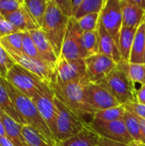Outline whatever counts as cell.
Wrapping results in <instances>:
<instances>
[{
    "label": "cell",
    "mask_w": 145,
    "mask_h": 146,
    "mask_svg": "<svg viewBox=\"0 0 145 146\" xmlns=\"http://www.w3.org/2000/svg\"><path fill=\"white\" fill-rule=\"evenodd\" d=\"M87 82L88 80L85 77L81 81L69 84L50 83V87L55 97L62 102L70 110L85 121L86 115L92 119V116L97 112L89 104L86 98L85 85Z\"/></svg>",
    "instance_id": "1"
},
{
    "label": "cell",
    "mask_w": 145,
    "mask_h": 146,
    "mask_svg": "<svg viewBox=\"0 0 145 146\" xmlns=\"http://www.w3.org/2000/svg\"><path fill=\"white\" fill-rule=\"evenodd\" d=\"M5 85L9 95L15 107V110L25 125H29L38 132L50 144L56 146V142L51 131L40 115L33 101L20 92L5 79Z\"/></svg>",
    "instance_id": "2"
},
{
    "label": "cell",
    "mask_w": 145,
    "mask_h": 146,
    "mask_svg": "<svg viewBox=\"0 0 145 146\" xmlns=\"http://www.w3.org/2000/svg\"><path fill=\"white\" fill-rule=\"evenodd\" d=\"M5 79L15 89L31 99L37 95L55 97L50 85L19 64L15 63L8 71Z\"/></svg>",
    "instance_id": "3"
},
{
    "label": "cell",
    "mask_w": 145,
    "mask_h": 146,
    "mask_svg": "<svg viewBox=\"0 0 145 146\" xmlns=\"http://www.w3.org/2000/svg\"><path fill=\"white\" fill-rule=\"evenodd\" d=\"M69 17L58 8L55 0H48L47 9L42 26L43 31L51 43L57 57L60 56Z\"/></svg>",
    "instance_id": "4"
},
{
    "label": "cell",
    "mask_w": 145,
    "mask_h": 146,
    "mask_svg": "<svg viewBox=\"0 0 145 146\" xmlns=\"http://www.w3.org/2000/svg\"><path fill=\"white\" fill-rule=\"evenodd\" d=\"M97 84L107 88L121 105L137 103L138 89L135 84L118 66Z\"/></svg>",
    "instance_id": "5"
},
{
    "label": "cell",
    "mask_w": 145,
    "mask_h": 146,
    "mask_svg": "<svg viewBox=\"0 0 145 146\" xmlns=\"http://www.w3.org/2000/svg\"><path fill=\"white\" fill-rule=\"evenodd\" d=\"M54 103L57 111L56 130L53 134L56 143L64 141L78 134L85 127L89 126V121L77 115L56 97L54 98Z\"/></svg>",
    "instance_id": "6"
},
{
    "label": "cell",
    "mask_w": 145,
    "mask_h": 146,
    "mask_svg": "<svg viewBox=\"0 0 145 146\" xmlns=\"http://www.w3.org/2000/svg\"><path fill=\"white\" fill-rule=\"evenodd\" d=\"M82 34L83 31L79 27L78 21L73 17L69 18L62 52L58 58L68 61L85 59L87 56L82 46Z\"/></svg>",
    "instance_id": "7"
},
{
    "label": "cell",
    "mask_w": 145,
    "mask_h": 146,
    "mask_svg": "<svg viewBox=\"0 0 145 146\" xmlns=\"http://www.w3.org/2000/svg\"><path fill=\"white\" fill-rule=\"evenodd\" d=\"M86 77V65L85 59L68 61L58 58L51 82L57 84H69L79 82Z\"/></svg>",
    "instance_id": "8"
},
{
    "label": "cell",
    "mask_w": 145,
    "mask_h": 146,
    "mask_svg": "<svg viewBox=\"0 0 145 146\" xmlns=\"http://www.w3.org/2000/svg\"><path fill=\"white\" fill-rule=\"evenodd\" d=\"M89 126L101 138L126 145H132L135 143L128 133L123 120L112 122H102L91 119Z\"/></svg>",
    "instance_id": "9"
},
{
    "label": "cell",
    "mask_w": 145,
    "mask_h": 146,
    "mask_svg": "<svg viewBox=\"0 0 145 146\" xmlns=\"http://www.w3.org/2000/svg\"><path fill=\"white\" fill-rule=\"evenodd\" d=\"M99 21L119 47V37L122 28L121 0H106L100 13Z\"/></svg>",
    "instance_id": "10"
},
{
    "label": "cell",
    "mask_w": 145,
    "mask_h": 146,
    "mask_svg": "<svg viewBox=\"0 0 145 146\" xmlns=\"http://www.w3.org/2000/svg\"><path fill=\"white\" fill-rule=\"evenodd\" d=\"M85 62L86 79L91 83L99 82L117 67V63L112 58L100 53L86 57Z\"/></svg>",
    "instance_id": "11"
},
{
    "label": "cell",
    "mask_w": 145,
    "mask_h": 146,
    "mask_svg": "<svg viewBox=\"0 0 145 146\" xmlns=\"http://www.w3.org/2000/svg\"><path fill=\"white\" fill-rule=\"evenodd\" d=\"M85 94L89 104L97 111L121 105L115 97L107 88L97 83L88 81L85 85Z\"/></svg>",
    "instance_id": "12"
},
{
    "label": "cell",
    "mask_w": 145,
    "mask_h": 146,
    "mask_svg": "<svg viewBox=\"0 0 145 146\" xmlns=\"http://www.w3.org/2000/svg\"><path fill=\"white\" fill-rule=\"evenodd\" d=\"M10 57L15 61L16 64L23 67L29 72L39 77L42 80L50 86L53 79L56 65L45 62L44 60L34 59L26 56V55H15L9 53Z\"/></svg>",
    "instance_id": "13"
},
{
    "label": "cell",
    "mask_w": 145,
    "mask_h": 146,
    "mask_svg": "<svg viewBox=\"0 0 145 146\" xmlns=\"http://www.w3.org/2000/svg\"><path fill=\"white\" fill-rule=\"evenodd\" d=\"M54 98L55 97L37 95L32 98L40 115L49 127L52 134H54L56 130V121L57 115L56 108L54 103Z\"/></svg>",
    "instance_id": "14"
},
{
    "label": "cell",
    "mask_w": 145,
    "mask_h": 146,
    "mask_svg": "<svg viewBox=\"0 0 145 146\" xmlns=\"http://www.w3.org/2000/svg\"><path fill=\"white\" fill-rule=\"evenodd\" d=\"M30 35L37 47V50L41 56V58L50 63L54 65L56 64L58 57L56 55V52L53 49L51 43L47 38L45 33L42 28L35 29L30 31Z\"/></svg>",
    "instance_id": "15"
},
{
    "label": "cell",
    "mask_w": 145,
    "mask_h": 146,
    "mask_svg": "<svg viewBox=\"0 0 145 146\" xmlns=\"http://www.w3.org/2000/svg\"><path fill=\"white\" fill-rule=\"evenodd\" d=\"M121 7L122 27L138 28L144 17V10L133 3L132 0H121Z\"/></svg>",
    "instance_id": "16"
},
{
    "label": "cell",
    "mask_w": 145,
    "mask_h": 146,
    "mask_svg": "<svg viewBox=\"0 0 145 146\" xmlns=\"http://www.w3.org/2000/svg\"><path fill=\"white\" fill-rule=\"evenodd\" d=\"M99 53L112 58L117 64L122 61L118 44L99 21Z\"/></svg>",
    "instance_id": "17"
},
{
    "label": "cell",
    "mask_w": 145,
    "mask_h": 146,
    "mask_svg": "<svg viewBox=\"0 0 145 146\" xmlns=\"http://www.w3.org/2000/svg\"><path fill=\"white\" fill-rule=\"evenodd\" d=\"M5 18L20 32H30L40 28L29 14L24 3L18 10L7 15Z\"/></svg>",
    "instance_id": "18"
},
{
    "label": "cell",
    "mask_w": 145,
    "mask_h": 146,
    "mask_svg": "<svg viewBox=\"0 0 145 146\" xmlns=\"http://www.w3.org/2000/svg\"><path fill=\"white\" fill-rule=\"evenodd\" d=\"M0 120L2 121L7 138L15 146H28L22 134V126L19 124L0 109Z\"/></svg>",
    "instance_id": "19"
},
{
    "label": "cell",
    "mask_w": 145,
    "mask_h": 146,
    "mask_svg": "<svg viewBox=\"0 0 145 146\" xmlns=\"http://www.w3.org/2000/svg\"><path fill=\"white\" fill-rule=\"evenodd\" d=\"M99 138L90 126H87L78 134L56 143V146H97Z\"/></svg>",
    "instance_id": "20"
},
{
    "label": "cell",
    "mask_w": 145,
    "mask_h": 146,
    "mask_svg": "<svg viewBox=\"0 0 145 146\" xmlns=\"http://www.w3.org/2000/svg\"><path fill=\"white\" fill-rule=\"evenodd\" d=\"M129 62L145 63V15L135 34Z\"/></svg>",
    "instance_id": "21"
},
{
    "label": "cell",
    "mask_w": 145,
    "mask_h": 146,
    "mask_svg": "<svg viewBox=\"0 0 145 146\" xmlns=\"http://www.w3.org/2000/svg\"><path fill=\"white\" fill-rule=\"evenodd\" d=\"M0 109L9 117L15 120L16 122L21 125H25L23 120L21 118L19 114L17 113L15 107L9 95L6 85H5V78L0 75Z\"/></svg>",
    "instance_id": "22"
},
{
    "label": "cell",
    "mask_w": 145,
    "mask_h": 146,
    "mask_svg": "<svg viewBox=\"0 0 145 146\" xmlns=\"http://www.w3.org/2000/svg\"><path fill=\"white\" fill-rule=\"evenodd\" d=\"M138 28L122 27L119 37V50L122 61L129 62L131 51Z\"/></svg>",
    "instance_id": "23"
},
{
    "label": "cell",
    "mask_w": 145,
    "mask_h": 146,
    "mask_svg": "<svg viewBox=\"0 0 145 146\" xmlns=\"http://www.w3.org/2000/svg\"><path fill=\"white\" fill-rule=\"evenodd\" d=\"M131 79V80L136 85L145 84V63H131L129 62L121 61L117 64Z\"/></svg>",
    "instance_id": "24"
},
{
    "label": "cell",
    "mask_w": 145,
    "mask_h": 146,
    "mask_svg": "<svg viewBox=\"0 0 145 146\" xmlns=\"http://www.w3.org/2000/svg\"><path fill=\"white\" fill-rule=\"evenodd\" d=\"M48 0H24V5L29 14L41 28L44 23Z\"/></svg>",
    "instance_id": "25"
},
{
    "label": "cell",
    "mask_w": 145,
    "mask_h": 146,
    "mask_svg": "<svg viewBox=\"0 0 145 146\" xmlns=\"http://www.w3.org/2000/svg\"><path fill=\"white\" fill-rule=\"evenodd\" d=\"M23 32H18L0 38V44L8 53L15 55H23L22 50Z\"/></svg>",
    "instance_id": "26"
},
{
    "label": "cell",
    "mask_w": 145,
    "mask_h": 146,
    "mask_svg": "<svg viewBox=\"0 0 145 146\" xmlns=\"http://www.w3.org/2000/svg\"><path fill=\"white\" fill-rule=\"evenodd\" d=\"M126 110L123 105L99 110L97 111L92 116V120L99 121L102 122H112L119 120H123Z\"/></svg>",
    "instance_id": "27"
},
{
    "label": "cell",
    "mask_w": 145,
    "mask_h": 146,
    "mask_svg": "<svg viewBox=\"0 0 145 146\" xmlns=\"http://www.w3.org/2000/svg\"><path fill=\"white\" fill-rule=\"evenodd\" d=\"M82 46L87 57L99 53V33L98 29L90 32H83Z\"/></svg>",
    "instance_id": "28"
},
{
    "label": "cell",
    "mask_w": 145,
    "mask_h": 146,
    "mask_svg": "<svg viewBox=\"0 0 145 146\" xmlns=\"http://www.w3.org/2000/svg\"><path fill=\"white\" fill-rule=\"evenodd\" d=\"M123 121L126 127V129L135 143L142 144V133L141 127L138 119V116L129 110H126L123 117Z\"/></svg>",
    "instance_id": "29"
},
{
    "label": "cell",
    "mask_w": 145,
    "mask_h": 146,
    "mask_svg": "<svg viewBox=\"0 0 145 146\" xmlns=\"http://www.w3.org/2000/svg\"><path fill=\"white\" fill-rule=\"evenodd\" d=\"M105 1L106 0H83L79 9L74 14L73 18L78 21L85 15L95 13H101Z\"/></svg>",
    "instance_id": "30"
},
{
    "label": "cell",
    "mask_w": 145,
    "mask_h": 146,
    "mask_svg": "<svg viewBox=\"0 0 145 146\" xmlns=\"http://www.w3.org/2000/svg\"><path fill=\"white\" fill-rule=\"evenodd\" d=\"M22 134L28 146H54L29 125L22 126Z\"/></svg>",
    "instance_id": "31"
},
{
    "label": "cell",
    "mask_w": 145,
    "mask_h": 146,
    "mask_svg": "<svg viewBox=\"0 0 145 146\" xmlns=\"http://www.w3.org/2000/svg\"><path fill=\"white\" fill-rule=\"evenodd\" d=\"M22 50L23 54L28 57L43 60L37 50V47L30 35L29 32H23L22 36ZM46 62V61H45Z\"/></svg>",
    "instance_id": "32"
},
{
    "label": "cell",
    "mask_w": 145,
    "mask_h": 146,
    "mask_svg": "<svg viewBox=\"0 0 145 146\" xmlns=\"http://www.w3.org/2000/svg\"><path fill=\"white\" fill-rule=\"evenodd\" d=\"M99 20L100 13H95L82 17L78 20V23L83 32H90L98 29Z\"/></svg>",
    "instance_id": "33"
},
{
    "label": "cell",
    "mask_w": 145,
    "mask_h": 146,
    "mask_svg": "<svg viewBox=\"0 0 145 146\" xmlns=\"http://www.w3.org/2000/svg\"><path fill=\"white\" fill-rule=\"evenodd\" d=\"M15 64V61L10 57L9 53L0 44V75L5 78L8 71Z\"/></svg>",
    "instance_id": "34"
},
{
    "label": "cell",
    "mask_w": 145,
    "mask_h": 146,
    "mask_svg": "<svg viewBox=\"0 0 145 146\" xmlns=\"http://www.w3.org/2000/svg\"><path fill=\"white\" fill-rule=\"evenodd\" d=\"M23 3L24 0H0V12L6 17L18 10L23 5Z\"/></svg>",
    "instance_id": "35"
},
{
    "label": "cell",
    "mask_w": 145,
    "mask_h": 146,
    "mask_svg": "<svg viewBox=\"0 0 145 146\" xmlns=\"http://www.w3.org/2000/svg\"><path fill=\"white\" fill-rule=\"evenodd\" d=\"M18 32L20 31L16 27H15L6 18H3L0 20V38Z\"/></svg>",
    "instance_id": "36"
},
{
    "label": "cell",
    "mask_w": 145,
    "mask_h": 146,
    "mask_svg": "<svg viewBox=\"0 0 145 146\" xmlns=\"http://www.w3.org/2000/svg\"><path fill=\"white\" fill-rule=\"evenodd\" d=\"M61 11L68 17H73L72 13V0H55Z\"/></svg>",
    "instance_id": "37"
},
{
    "label": "cell",
    "mask_w": 145,
    "mask_h": 146,
    "mask_svg": "<svg viewBox=\"0 0 145 146\" xmlns=\"http://www.w3.org/2000/svg\"><path fill=\"white\" fill-rule=\"evenodd\" d=\"M124 107L126 108V110L131 111L132 113H133L134 115L143 118L145 120V106L134 103V104H129L126 105H124Z\"/></svg>",
    "instance_id": "38"
},
{
    "label": "cell",
    "mask_w": 145,
    "mask_h": 146,
    "mask_svg": "<svg viewBox=\"0 0 145 146\" xmlns=\"http://www.w3.org/2000/svg\"><path fill=\"white\" fill-rule=\"evenodd\" d=\"M97 146H131V145H126V144H123V143L115 142V141L109 140V139L100 137Z\"/></svg>",
    "instance_id": "39"
},
{
    "label": "cell",
    "mask_w": 145,
    "mask_h": 146,
    "mask_svg": "<svg viewBox=\"0 0 145 146\" xmlns=\"http://www.w3.org/2000/svg\"><path fill=\"white\" fill-rule=\"evenodd\" d=\"M137 104L145 106V84L142 85L137 92Z\"/></svg>",
    "instance_id": "40"
},
{
    "label": "cell",
    "mask_w": 145,
    "mask_h": 146,
    "mask_svg": "<svg viewBox=\"0 0 145 146\" xmlns=\"http://www.w3.org/2000/svg\"><path fill=\"white\" fill-rule=\"evenodd\" d=\"M138 116V115H137ZM139 124H140V127H141V133H142V145H145V120L138 116Z\"/></svg>",
    "instance_id": "41"
},
{
    "label": "cell",
    "mask_w": 145,
    "mask_h": 146,
    "mask_svg": "<svg viewBox=\"0 0 145 146\" xmlns=\"http://www.w3.org/2000/svg\"><path fill=\"white\" fill-rule=\"evenodd\" d=\"M83 0H72V13H73V17L74 15V14L77 12V10L79 9V6L81 5Z\"/></svg>",
    "instance_id": "42"
},
{
    "label": "cell",
    "mask_w": 145,
    "mask_h": 146,
    "mask_svg": "<svg viewBox=\"0 0 145 146\" xmlns=\"http://www.w3.org/2000/svg\"><path fill=\"white\" fill-rule=\"evenodd\" d=\"M0 146H15V145L7 137H0Z\"/></svg>",
    "instance_id": "43"
},
{
    "label": "cell",
    "mask_w": 145,
    "mask_h": 146,
    "mask_svg": "<svg viewBox=\"0 0 145 146\" xmlns=\"http://www.w3.org/2000/svg\"><path fill=\"white\" fill-rule=\"evenodd\" d=\"M132 1L133 3H135L136 5H138L145 11V0H132Z\"/></svg>",
    "instance_id": "44"
},
{
    "label": "cell",
    "mask_w": 145,
    "mask_h": 146,
    "mask_svg": "<svg viewBox=\"0 0 145 146\" xmlns=\"http://www.w3.org/2000/svg\"><path fill=\"white\" fill-rule=\"evenodd\" d=\"M0 137H7L6 132H5L4 127H3V124L1 120H0Z\"/></svg>",
    "instance_id": "45"
},
{
    "label": "cell",
    "mask_w": 145,
    "mask_h": 146,
    "mask_svg": "<svg viewBox=\"0 0 145 146\" xmlns=\"http://www.w3.org/2000/svg\"><path fill=\"white\" fill-rule=\"evenodd\" d=\"M131 146H145L144 145H142V144H138V143H133L132 144Z\"/></svg>",
    "instance_id": "46"
},
{
    "label": "cell",
    "mask_w": 145,
    "mask_h": 146,
    "mask_svg": "<svg viewBox=\"0 0 145 146\" xmlns=\"http://www.w3.org/2000/svg\"><path fill=\"white\" fill-rule=\"evenodd\" d=\"M3 18H5V17H4V16L2 15V13L0 12V20H1V19H3Z\"/></svg>",
    "instance_id": "47"
}]
</instances>
